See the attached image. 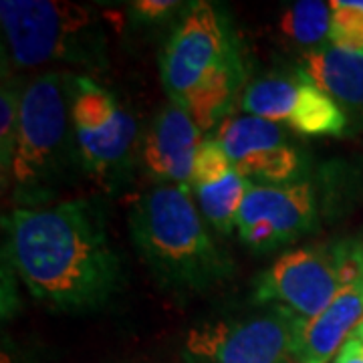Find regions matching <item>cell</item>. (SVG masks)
Returning a JSON list of instances; mask_svg holds the SVG:
<instances>
[{
  "label": "cell",
  "instance_id": "8",
  "mask_svg": "<svg viewBox=\"0 0 363 363\" xmlns=\"http://www.w3.org/2000/svg\"><path fill=\"white\" fill-rule=\"evenodd\" d=\"M297 315L283 307L198 325L186 337L188 363H281L291 355Z\"/></svg>",
  "mask_w": 363,
  "mask_h": 363
},
{
  "label": "cell",
  "instance_id": "5",
  "mask_svg": "<svg viewBox=\"0 0 363 363\" xmlns=\"http://www.w3.org/2000/svg\"><path fill=\"white\" fill-rule=\"evenodd\" d=\"M0 23L14 65L99 71L107 63L104 25L87 6L63 0H2Z\"/></svg>",
  "mask_w": 363,
  "mask_h": 363
},
{
  "label": "cell",
  "instance_id": "13",
  "mask_svg": "<svg viewBox=\"0 0 363 363\" xmlns=\"http://www.w3.org/2000/svg\"><path fill=\"white\" fill-rule=\"evenodd\" d=\"M252 182L245 178L216 140H204L194 160L190 190L204 220L222 236L236 228L238 212Z\"/></svg>",
  "mask_w": 363,
  "mask_h": 363
},
{
  "label": "cell",
  "instance_id": "21",
  "mask_svg": "<svg viewBox=\"0 0 363 363\" xmlns=\"http://www.w3.org/2000/svg\"><path fill=\"white\" fill-rule=\"evenodd\" d=\"M353 335H355V337H357V339H362V341H363V321L359 325H357V329H355V333H353Z\"/></svg>",
  "mask_w": 363,
  "mask_h": 363
},
{
  "label": "cell",
  "instance_id": "10",
  "mask_svg": "<svg viewBox=\"0 0 363 363\" xmlns=\"http://www.w3.org/2000/svg\"><path fill=\"white\" fill-rule=\"evenodd\" d=\"M319 216V198L311 182L283 186L250 184L238 212L236 230L250 250L267 255L309 233Z\"/></svg>",
  "mask_w": 363,
  "mask_h": 363
},
{
  "label": "cell",
  "instance_id": "7",
  "mask_svg": "<svg viewBox=\"0 0 363 363\" xmlns=\"http://www.w3.org/2000/svg\"><path fill=\"white\" fill-rule=\"evenodd\" d=\"M71 119L81 168L101 188L125 180L138 150V123L109 91L85 75H73Z\"/></svg>",
  "mask_w": 363,
  "mask_h": 363
},
{
  "label": "cell",
  "instance_id": "6",
  "mask_svg": "<svg viewBox=\"0 0 363 363\" xmlns=\"http://www.w3.org/2000/svg\"><path fill=\"white\" fill-rule=\"evenodd\" d=\"M363 281V242L339 240L281 255L255 281V303H274L298 319L325 311L345 286Z\"/></svg>",
  "mask_w": 363,
  "mask_h": 363
},
{
  "label": "cell",
  "instance_id": "4",
  "mask_svg": "<svg viewBox=\"0 0 363 363\" xmlns=\"http://www.w3.org/2000/svg\"><path fill=\"white\" fill-rule=\"evenodd\" d=\"M73 75L49 71L33 77L21 95L11 178L23 208L43 206L81 166L71 119Z\"/></svg>",
  "mask_w": 363,
  "mask_h": 363
},
{
  "label": "cell",
  "instance_id": "17",
  "mask_svg": "<svg viewBox=\"0 0 363 363\" xmlns=\"http://www.w3.org/2000/svg\"><path fill=\"white\" fill-rule=\"evenodd\" d=\"M331 9L329 43L363 55V0H331Z\"/></svg>",
  "mask_w": 363,
  "mask_h": 363
},
{
  "label": "cell",
  "instance_id": "18",
  "mask_svg": "<svg viewBox=\"0 0 363 363\" xmlns=\"http://www.w3.org/2000/svg\"><path fill=\"white\" fill-rule=\"evenodd\" d=\"M21 95L13 81L2 85L0 97V166H2V184L6 186V176L11 178V164H13L14 145H16V130H18V107Z\"/></svg>",
  "mask_w": 363,
  "mask_h": 363
},
{
  "label": "cell",
  "instance_id": "3",
  "mask_svg": "<svg viewBox=\"0 0 363 363\" xmlns=\"http://www.w3.org/2000/svg\"><path fill=\"white\" fill-rule=\"evenodd\" d=\"M190 188L162 184L135 198L130 233L140 257L160 285L202 293L233 274V262L216 247L190 198Z\"/></svg>",
  "mask_w": 363,
  "mask_h": 363
},
{
  "label": "cell",
  "instance_id": "9",
  "mask_svg": "<svg viewBox=\"0 0 363 363\" xmlns=\"http://www.w3.org/2000/svg\"><path fill=\"white\" fill-rule=\"evenodd\" d=\"M247 116L285 123L309 138H339L345 133L347 116L311 79L297 73H271L248 85L242 95Z\"/></svg>",
  "mask_w": 363,
  "mask_h": 363
},
{
  "label": "cell",
  "instance_id": "19",
  "mask_svg": "<svg viewBox=\"0 0 363 363\" xmlns=\"http://www.w3.org/2000/svg\"><path fill=\"white\" fill-rule=\"evenodd\" d=\"M178 6H182V4L174 2V0H140V2H131V11L135 13V16H140L142 21H147V23L164 18L166 14H169Z\"/></svg>",
  "mask_w": 363,
  "mask_h": 363
},
{
  "label": "cell",
  "instance_id": "20",
  "mask_svg": "<svg viewBox=\"0 0 363 363\" xmlns=\"http://www.w3.org/2000/svg\"><path fill=\"white\" fill-rule=\"evenodd\" d=\"M335 363H363V341L355 335L347 339L335 357Z\"/></svg>",
  "mask_w": 363,
  "mask_h": 363
},
{
  "label": "cell",
  "instance_id": "15",
  "mask_svg": "<svg viewBox=\"0 0 363 363\" xmlns=\"http://www.w3.org/2000/svg\"><path fill=\"white\" fill-rule=\"evenodd\" d=\"M301 73L327 93L343 113L363 123V55L335 45L298 55Z\"/></svg>",
  "mask_w": 363,
  "mask_h": 363
},
{
  "label": "cell",
  "instance_id": "12",
  "mask_svg": "<svg viewBox=\"0 0 363 363\" xmlns=\"http://www.w3.org/2000/svg\"><path fill=\"white\" fill-rule=\"evenodd\" d=\"M202 130L180 105L166 104L152 119L142 143L143 168L150 178L190 188L194 160L202 145Z\"/></svg>",
  "mask_w": 363,
  "mask_h": 363
},
{
  "label": "cell",
  "instance_id": "2",
  "mask_svg": "<svg viewBox=\"0 0 363 363\" xmlns=\"http://www.w3.org/2000/svg\"><path fill=\"white\" fill-rule=\"evenodd\" d=\"M160 75L169 101L200 130H208L233 104L245 71L233 26L208 0L186 6L160 55Z\"/></svg>",
  "mask_w": 363,
  "mask_h": 363
},
{
  "label": "cell",
  "instance_id": "1",
  "mask_svg": "<svg viewBox=\"0 0 363 363\" xmlns=\"http://www.w3.org/2000/svg\"><path fill=\"white\" fill-rule=\"evenodd\" d=\"M4 224L11 264L43 305L57 311H93L123 289V259L95 200L18 206Z\"/></svg>",
  "mask_w": 363,
  "mask_h": 363
},
{
  "label": "cell",
  "instance_id": "11",
  "mask_svg": "<svg viewBox=\"0 0 363 363\" xmlns=\"http://www.w3.org/2000/svg\"><path fill=\"white\" fill-rule=\"evenodd\" d=\"M214 140L252 184L283 186L298 180L303 157L279 123L255 116L228 117Z\"/></svg>",
  "mask_w": 363,
  "mask_h": 363
},
{
  "label": "cell",
  "instance_id": "16",
  "mask_svg": "<svg viewBox=\"0 0 363 363\" xmlns=\"http://www.w3.org/2000/svg\"><path fill=\"white\" fill-rule=\"evenodd\" d=\"M331 23H333L331 2L298 0L293 4H286L281 11L277 18V30L285 39V43L295 49H301L303 55L329 45Z\"/></svg>",
  "mask_w": 363,
  "mask_h": 363
},
{
  "label": "cell",
  "instance_id": "14",
  "mask_svg": "<svg viewBox=\"0 0 363 363\" xmlns=\"http://www.w3.org/2000/svg\"><path fill=\"white\" fill-rule=\"evenodd\" d=\"M363 321V281L345 286L313 319H297L291 357L297 363H327Z\"/></svg>",
  "mask_w": 363,
  "mask_h": 363
}]
</instances>
